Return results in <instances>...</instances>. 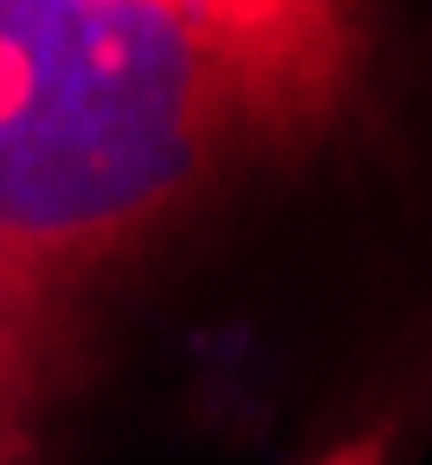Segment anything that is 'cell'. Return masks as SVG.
Returning a JSON list of instances; mask_svg holds the SVG:
<instances>
[{
  "instance_id": "obj_1",
  "label": "cell",
  "mask_w": 432,
  "mask_h": 465,
  "mask_svg": "<svg viewBox=\"0 0 432 465\" xmlns=\"http://www.w3.org/2000/svg\"><path fill=\"white\" fill-rule=\"evenodd\" d=\"M375 26L317 0H0V246L45 278L123 259L323 149Z\"/></svg>"
},
{
  "instance_id": "obj_2",
  "label": "cell",
  "mask_w": 432,
  "mask_h": 465,
  "mask_svg": "<svg viewBox=\"0 0 432 465\" xmlns=\"http://www.w3.org/2000/svg\"><path fill=\"white\" fill-rule=\"evenodd\" d=\"M52 278L33 272L20 252L0 246V414L20 388V369L33 362V330H39V304H45Z\"/></svg>"
},
{
  "instance_id": "obj_3",
  "label": "cell",
  "mask_w": 432,
  "mask_h": 465,
  "mask_svg": "<svg viewBox=\"0 0 432 465\" xmlns=\"http://www.w3.org/2000/svg\"><path fill=\"white\" fill-rule=\"evenodd\" d=\"M310 465H388V427H368V433H355V440L329 446V452H323V459H310Z\"/></svg>"
}]
</instances>
